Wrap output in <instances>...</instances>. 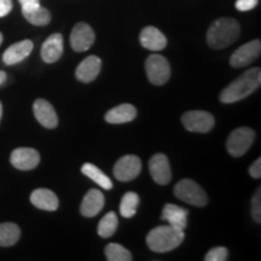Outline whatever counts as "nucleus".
<instances>
[{"mask_svg":"<svg viewBox=\"0 0 261 261\" xmlns=\"http://www.w3.org/2000/svg\"><path fill=\"white\" fill-rule=\"evenodd\" d=\"M261 84V69L252 68L241 75L238 79L225 87L220 93V102L225 104L236 103L250 96L254 91L259 89Z\"/></svg>","mask_w":261,"mask_h":261,"instance_id":"nucleus-1","label":"nucleus"},{"mask_svg":"<svg viewBox=\"0 0 261 261\" xmlns=\"http://www.w3.org/2000/svg\"><path fill=\"white\" fill-rule=\"evenodd\" d=\"M241 27L234 18L223 17L214 21L207 32V42L214 50H221L240 38Z\"/></svg>","mask_w":261,"mask_h":261,"instance_id":"nucleus-2","label":"nucleus"},{"mask_svg":"<svg viewBox=\"0 0 261 261\" xmlns=\"http://www.w3.org/2000/svg\"><path fill=\"white\" fill-rule=\"evenodd\" d=\"M184 231L177 230L168 226H159L152 228L146 237V244L152 252L155 253H166L169 250L175 249L184 241Z\"/></svg>","mask_w":261,"mask_h":261,"instance_id":"nucleus-3","label":"nucleus"},{"mask_svg":"<svg viewBox=\"0 0 261 261\" xmlns=\"http://www.w3.org/2000/svg\"><path fill=\"white\" fill-rule=\"evenodd\" d=\"M174 195L185 203L195 207H204L208 203V197L203 189L191 179H182L174 187Z\"/></svg>","mask_w":261,"mask_h":261,"instance_id":"nucleus-4","label":"nucleus"},{"mask_svg":"<svg viewBox=\"0 0 261 261\" xmlns=\"http://www.w3.org/2000/svg\"><path fill=\"white\" fill-rule=\"evenodd\" d=\"M255 133L249 127H241L231 132L226 140V149L228 154L233 158H241L252 146Z\"/></svg>","mask_w":261,"mask_h":261,"instance_id":"nucleus-5","label":"nucleus"},{"mask_svg":"<svg viewBox=\"0 0 261 261\" xmlns=\"http://www.w3.org/2000/svg\"><path fill=\"white\" fill-rule=\"evenodd\" d=\"M145 70L150 83L156 86H162L171 77V65L165 57L158 54L146 58Z\"/></svg>","mask_w":261,"mask_h":261,"instance_id":"nucleus-6","label":"nucleus"},{"mask_svg":"<svg viewBox=\"0 0 261 261\" xmlns=\"http://www.w3.org/2000/svg\"><path fill=\"white\" fill-rule=\"evenodd\" d=\"M181 122L190 132L208 133L214 127L215 120L211 113L203 110H190L181 116Z\"/></svg>","mask_w":261,"mask_h":261,"instance_id":"nucleus-7","label":"nucleus"},{"mask_svg":"<svg viewBox=\"0 0 261 261\" xmlns=\"http://www.w3.org/2000/svg\"><path fill=\"white\" fill-rule=\"evenodd\" d=\"M142 171V161L136 155H126L117 160L114 166V175L120 181H129L136 179Z\"/></svg>","mask_w":261,"mask_h":261,"instance_id":"nucleus-8","label":"nucleus"},{"mask_svg":"<svg viewBox=\"0 0 261 261\" xmlns=\"http://www.w3.org/2000/svg\"><path fill=\"white\" fill-rule=\"evenodd\" d=\"M261 52V42L260 40H252L247 44H244L240 48H237L233 52L232 56L230 58V64L231 67L236 68H244L248 64H250L254 62L256 58H259Z\"/></svg>","mask_w":261,"mask_h":261,"instance_id":"nucleus-9","label":"nucleus"},{"mask_svg":"<svg viewBox=\"0 0 261 261\" xmlns=\"http://www.w3.org/2000/svg\"><path fill=\"white\" fill-rule=\"evenodd\" d=\"M94 39L96 35L92 27L85 22H79L70 33V46L76 52L87 51L93 45Z\"/></svg>","mask_w":261,"mask_h":261,"instance_id":"nucleus-10","label":"nucleus"},{"mask_svg":"<svg viewBox=\"0 0 261 261\" xmlns=\"http://www.w3.org/2000/svg\"><path fill=\"white\" fill-rule=\"evenodd\" d=\"M10 161L15 168L21 169V171H31L39 165L40 155L35 149L18 148L12 151Z\"/></svg>","mask_w":261,"mask_h":261,"instance_id":"nucleus-11","label":"nucleus"},{"mask_svg":"<svg viewBox=\"0 0 261 261\" xmlns=\"http://www.w3.org/2000/svg\"><path fill=\"white\" fill-rule=\"evenodd\" d=\"M149 171L155 182L160 185H167L171 181V167H169L168 158L165 154H156L150 159Z\"/></svg>","mask_w":261,"mask_h":261,"instance_id":"nucleus-12","label":"nucleus"},{"mask_svg":"<svg viewBox=\"0 0 261 261\" xmlns=\"http://www.w3.org/2000/svg\"><path fill=\"white\" fill-rule=\"evenodd\" d=\"M64 42L63 37L60 33L51 34L46 40L44 41L41 46V58L45 63H55L57 62L63 55Z\"/></svg>","mask_w":261,"mask_h":261,"instance_id":"nucleus-13","label":"nucleus"},{"mask_svg":"<svg viewBox=\"0 0 261 261\" xmlns=\"http://www.w3.org/2000/svg\"><path fill=\"white\" fill-rule=\"evenodd\" d=\"M33 110H34V115L38 122L41 126L48 129L56 128L58 125V116L50 102L45 99H37L33 106Z\"/></svg>","mask_w":261,"mask_h":261,"instance_id":"nucleus-14","label":"nucleus"},{"mask_svg":"<svg viewBox=\"0 0 261 261\" xmlns=\"http://www.w3.org/2000/svg\"><path fill=\"white\" fill-rule=\"evenodd\" d=\"M139 41L142 44L143 47H145L146 50L150 51H161L167 46V38L165 37V34L152 25L145 27L140 32L139 35Z\"/></svg>","mask_w":261,"mask_h":261,"instance_id":"nucleus-15","label":"nucleus"},{"mask_svg":"<svg viewBox=\"0 0 261 261\" xmlns=\"http://www.w3.org/2000/svg\"><path fill=\"white\" fill-rule=\"evenodd\" d=\"M102 68V61L97 56H89L77 65L75 76L81 83H92L99 74Z\"/></svg>","mask_w":261,"mask_h":261,"instance_id":"nucleus-16","label":"nucleus"},{"mask_svg":"<svg viewBox=\"0 0 261 261\" xmlns=\"http://www.w3.org/2000/svg\"><path fill=\"white\" fill-rule=\"evenodd\" d=\"M189 212L177 204L168 203L163 207L162 220H166L172 227L184 231L188 226Z\"/></svg>","mask_w":261,"mask_h":261,"instance_id":"nucleus-17","label":"nucleus"},{"mask_svg":"<svg viewBox=\"0 0 261 261\" xmlns=\"http://www.w3.org/2000/svg\"><path fill=\"white\" fill-rule=\"evenodd\" d=\"M33 51V42L31 40H22L11 45L3 55V61L6 65H14L25 60Z\"/></svg>","mask_w":261,"mask_h":261,"instance_id":"nucleus-18","label":"nucleus"},{"mask_svg":"<svg viewBox=\"0 0 261 261\" xmlns=\"http://www.w3.org/2000/svg\"><path fill=\"white\" fill-rule=\"evenodd\" d=\"M104 207V196L102 191L92 189L84 197L80 207V213L86 218H92L99 213Z\"/></svg>","mask_w":261,"mask_h":261,"instance_id":"nucleus-19","label":"nucleus"},{"mask_svg":"<svg viewBox=\"0 0 261 261\" xmlns=\"http://www.w3.org/2000/svg\"><path fill=\"white\" fill-rule=\"evenodd\" d=\"M31 202L35 207L42 211L54 212L60 205L57 195L48 189H37L32 192Z\"/></svg>","mask_w":261,"mask_h":261,"instance_id":"nucleus-20","label":"nucleus"},{"mask_svg":"<svg viewBox=\"0 0 261 261\" xmlns=\"http://www.w3.org/2000/svg\"><path fill=\"white\" fill-rule=\"evenodd\" d=\"M137 109L132 104H121L117 106L106 114V121L114 125H119V123L130 122L136 119Z\"/></svg>","mask_w":261,"mask_h":261,"instance_id":"nucleus-21","label":"nucleus"},{"mask_svg":"<svg viewBox=\"0 0 261 261\" xmlns=\"http://www.w3.org/2000/svg\"><path fill=\"white\" fill-rule=\"evenodd\" d=\"M81 172L86 177L92 179L96 184L99 185L104 190H110L113 188L112 179L108 177L106 173L102 172V169H99L97 166L92 165V163H85L83 167H81Z\"/></svg>","mask_w":261,"mask_h":261,"instance_id":"nucleus-22","label":"nucleus"},{"mask_svg":"<svg viewBox=\"0 0 261 261\" xmlns=\"http://www.w3.org/2000/svg\"><path fill=\"white\" fill-rule=\"evenodd\" d=\"M21 228L14 223L0 224V247H11L18 242Z\"/></svg>","mask_w":261,"mask_h":261,"instance_id":"nucleus-23","label":"nucleus"},{"mask_svg":"<svg viewBox=\"0 0 261 261\" xmlns=\"http://www.w3.org/2000/svg\"><path fill=\"white\" fill-rule=\"evenodd\" d=\"M22 15L27 19L29 23L42 27V25H47L51 22V12L47 9L38 6V8L28 10V11H22Z\"/></svg>","mask_w":261,"mask_h":261,"instance_id":"nucleus-24","label":"nucleus"},{"mask_svg":"<svg viewBox=\"0 0 261 261\" xmlns=\"http://www.w3.org/2000/svg\"><path fill=\"white\" fill-rule=\"evenodd\" d=\"M139 204V196L136 192H126L120 203V213L123 218H132L137 213Z\"/></svg>","mask_w":261,"mask_h":261,"instance_id":"nucleus-25","label":"nucleus"},{"mask_svg":"<svg viewBox=\"0 0 261 261\" xmlns=\"http://www.w3.org/2000/svg\"><path fill=\"white\" fill-rule=\"evenodd\" d=\"M117 224H119V220H117L116 214L114 212H109L104 215L98 224V234L103 238L112 237L116 231Z\"/></svg>","mask_w":261,"mask_h":261,"instance_id":"nucleus-26","label":"nucleus"},{"mask_svg":"<svg viewBox=\"0 0 261 261\" xmlns=\"http://www.w3.org/2000/svg\"><path fill=\"white\" fill-rule=\"evenodd\" d=\"M106 255L109 261H130L132 254L125 247L117 243H110L106 247Z\"/></svg>","mask_w":261,"mask_h":261,"instance_id":"nucleus-27","label":"nucleus"},{"mask_svg":"<svg viewBox=\"0 0 261 261\" xmlns=\"http://www.w3.org/2000/svg\"><path fill=\"white\" fill-rule=\"evenodd\" d=\"M228 259V252L225 247H215L205 254V261H225Z\"/></svg>","mask_w":261,"mask_h":261,"instance_id":"nucleus-28","label":"nucleus"},{"mask_svg":"<svg viewBox=\"0 0 261 261\" xmlns=\"http://www.w3.org/2000/svg\"><path fill=\"white\" fill-rule=\"evenodd\" d=\"M252 214L253 219L256 221V223H261V190L260 188L257 189L255 194L253 196L252 200Z\"/></svg>","mask_w":261,"mask_h":261,"instance_id":"nucleus-29","label":"nucleus"},{"mask_svg":"<svg viewBox=\"0 0 261 261\" xmlns=\"http://www.w3.org/2000/svg\"><path fill=\"white\" fill-rule=\"evenodd\" d=\"M257 4H259V0H237L234 6H236L238 11L246 12L255 9Z\"/></svg>","mask_w":261,"mask_h":261,"instance_id":"nucleus-30","label":"nucleus"},{"mask_svg":"<svg viewBox=\"0 0 261 261\" xmlns=\"http://www.w3.org/2000/svg\"><path fill=\"white\" fill-rule=\"evenodd\" d=\"M12 10V0H0V17H5Z\"/></svg>","mask_w":261,"mask_h":261,"instance_id":"nucleus-31","label":"nucleus"},{"mask_svg":"<svg viewBox=\"0 0 261 261\" xmlns=\"http://www.w3.org/2000/svg\"><path fill=\"white\" fill-rule=\"evenodd\" d=\"M18 2L21 4L22 11H28V10L40 6V0H18Z\"/></svg>","mask_w":261,"mask_h":261,"instance_id":"nucleus-32","label":"nucleus"},{"mask_svg":"<svg viewBox=\"0 0 261 261\" xmlns=\"http://www.w3.org/2000/svg\"><path fill=\"white\" fill-rule=\"evenodd\" d=\"M249 174L255 179H259L261 177V159L260 158L257 159L252 166H250Z\"/></svg>","mask_w":261,"mask_h":261,"instance_id":"nucleus-33","label":"nucleus"},{"mask_svg":"<svg viewBox=\"0 0 261 261\" xmlns=\"http://www.w3.org/2000/svg\"><path fill=\"white\" fill-rule=\"evenodd\" d=\"M5 80H6V73L5 71L0 70V86L5 83Z\"/></svg>","mask_w":261,"mask_h":261,"instance_id":"nucleus-34","label":"nucleus"},{"mask_svg":"<svg viewBox=\"0 0 261 261\" xmlns=\"http://www.w3.org/2000/svg\"><path fill=\"white\" fill-rule=\"evenodd\" d=\"M2 116H3V106H2V102H0V120H2Z\"/></svg>","mask_w":261,"mask_h":261,"instance_id":"nucleus-35","label":"nucleus"},{"mask_svg":"<svg viewBox=\"0 0 261 261\" xmlns=\"http://www.w3.org/2000/svg\"><path fill=\"white\" fill-rule=\"evenodd\" d=\"M3 39H4V38H3V34H2V33H0V45L3 44Z\"/></svg>","mask_w":261,"mask_h":261,"instance_id":"nucleus-36","label":"nucleus"}]
</instances>
